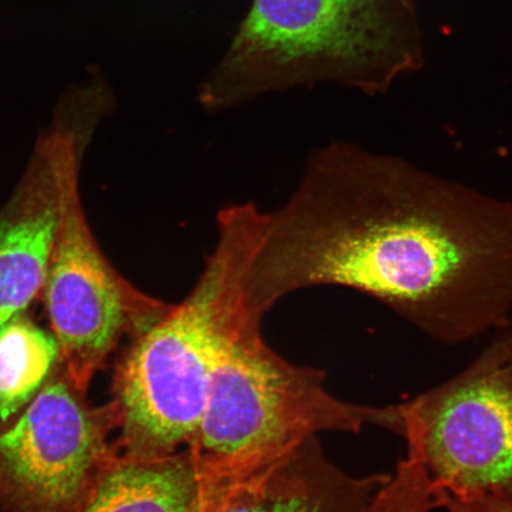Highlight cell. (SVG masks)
<instances>
[{"mask_svg": "<svg viewBox=\"0 0 512 512\" xmlns=\"http://www.w3.org/2000/svg\"><path fill=\"white\" fill-rule=\"evenodd\" d=\"M342 286L454 345L504 329L512 311V202L393 156L337 143L307 160L266 214L247 273L265 312L312 286Z\"/></svg>", "mask_w": 512, "mask_h": 512, "instance_id": "cell-1", "label": "cell"}, {"mask_svg": "<svg viewBox=\"0 0 512 512\" xmlns=\"http://www.w3.org/2000/svg\"><path fill=\"white\" fill-rule=\"evenodd\" d=\"M265 222L254 203L222 209L216 246L195 287L127 352L113 408L124 456H168L194 440L224 343L248 317L265 315L247 290Z\"/></svg>", "mask_w": 512, "mask_h": 512, "instance_id": "cell-2", "label": "cell"}, {"mask_svg": "<svg viewBox=\"0 0 512 512\" xmlns=\"http://www.w3.org/2000/svg\"><path fill=\"white\" fill-rule=\"evenodd\" d=\"M424 62L415 0H253L198 100L220 112L317 82L375 95Z\"/></svg>", "mask_w": 512, "mask_h": 512, "instance_id": "cell-3", "label": "cell"}, {"mask_svg": "<svg viewBox=\"0 0 512 512\" xmlns=\"http://www.w3.org/2000/svg\"><path fill=\"white\" fill-rule=\"evenodd\" d=\"M261 319L248 317L217 358L206 411L187 447L204 478L251 476L320 432L358 433L368 425L398 432L396 405L361 407L334 398L322 371L293 366L268 347Z\"/></svg>", "mask_w": 512, "mask_h": 512, "instance_id": "cell-4", "label": "cell"}, {"mask_svg": "<svg viewBox=\"0 0 512 512\" xmlns=\"http://www.w3.org/2000/svg\"><path fill=\"white\" fill-rule=\"evenodd\" d=\"M42 149L59 202L44 293L66 377L85 393L120 337L126 332L142 335L171 305L128 284L96 245L81 207L73 134L56 132Z\"/></svg>", "mask_w": 512, "mask_h": 512, "instance_id": "cell-5", "label": "cell"}, {"mask_svg": "<svg viewBox=\"0 0 512 512\" xmlns=\"http://www.w3.org/2000/svg\"><path fill=\"white\" fill-rule=\"evenodd\" d=\"M435 498L512 497V331L470 366L398 405Z\"/></svg>", "mask_w": 512, "mask_h": 512, "instance_id": "cell-6", "label": "cell"}, {"mask_svg": "<svg viewBox=\"0 0 512 512\" xmlns=\"http://www.w3.org/2000/svg\"><path fill=\"white\" fill-rule=\"evenodd\" d=\"M72 382L54 377L0 430V505L10 512H74L115 454L101 419Z\"/></svg>", "mask_w": 512, "mask_h": 512, "instance_id": "cell-7", "label": "cell"}, {"mask_svg": "<svg viewBox=\"0 0 512 512\" xmlns=\"http://www.w3.org/2000/svg\"><path fill=\"white\" fill-rule=\"evenodd\" d=\"M389 478L345 475L324 458L312 438L251 476L204 480L195 512H367Z\"/></svg>", "mask_w": 512, "mask_h": 512, "instance_id": "cell-8", "label": "cell"}, {"mask_svg": "<svg viewBox=\"0 0 512 512\" xmlns=\"http://www.w3.org/2000/svg\"><path fill=\"white\" fill-rule=\"evenodd\" d=\"M59 202L46 153L0 216V328L21 315L46 284Z\"/></svg>", "mask_w": 512, "mask_h": 512, "instance_id": "cell-9", "label": "cell"}, {"mask_svg": "<svg viewBox=\"0 0 512 512\" xmlns=\"http://www.w3.org/2000/svg\"><path fill=\"white\" fill-rule=\"evenodd\" d=\"M202 486L188 448L150 458L115 454L74 512H192Z\"/></svg>", "mask_w": 512, "mask_h": 512, "instance_id": "cell-10", "label": "cell"}, {"mask_svg": "<svg viewBox=\"0 0 512 512\" xmlns=\"http://www.w3.org/2000/svg\"><path fill=\"white\" fill-rule=\"evenodd\" d=\"M60 358L56 338L21 315L0 328V422H6L41 392Z\"/></svg>", "mask_w": 512, "mask_h": 512, "instance_id": "cell-11", "label": "cell"}, {"mask_svg": "<svg viewBox=\"0 0 512 512\" xmlns=\"http://www.w3.org/2000/svg\"><path fill=\"white\" fill-rule=\"evenodd\" d=\"M437 509L430 484L412 472L395 475L377 491L367 512H431Z\"/></svg>", "mask_w": 512, "mask_h": 512, "instance_id": "cell-12", "label": "cell"}, {"mask_svg": "<svg viewBox=\"0 0 512 512\" xmlns=\"http://www.w3.org/2000/svg\"><path fill=\"white\" fill-rule=\"evenodd\" d=\"M438 508L448 512H512V497H482L459 499L441 496Z\"/></svg>", "mask_w": 512, "mask_h": 512, "instance_id": "cell-13", "label": "cell"}, {"mask_svg": "<svg viewBox=\"0 0 512 512\" xmlns=\"http://www.w3.org/2000/svg\"><path fill=\"white\" fill-rule=\"evenodd\" d=\"M194 512H195V509H194Z\"/></svg>", "mask_w": 512, "mask_h": 512, "instance_id": "cell-14", "label": "cell"}]
</instances>
